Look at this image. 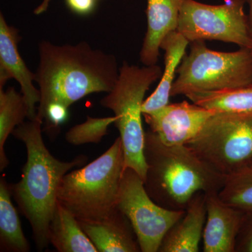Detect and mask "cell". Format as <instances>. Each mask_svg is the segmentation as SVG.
<instances>
[{
  "label": "cell",
  "mask_w": 252,
  "mask_h": 252,
  "mask_svg": "<svg viewBox=\"0 0 252 252\" xmlns=\"http://www.w3.org/2000/svg\"><path fill=\"white\" fill-rule=\"evenodd\" d=\"M207 219L203 240L205 252H235L245 212L230 206L219 193H205Z\"/></svg>",
  "instance_id": "7c38bea8"
},
{
  "label": "cell",
  "mask_w": 252,
  "mask_h": 252,
  "mask_svg": "<svg viewBox=\"0 0 252 252\" xmlns=\"http://www.w3.org/2000/svg\"><path fill=\"white\" fill-rule=\"evenodd\" d=\"M245 3L248 4L249 13L248 14V21L249 32H250V37L252 41V0H245Z\"/></svg>",
  "instance_id": "d4e9b609"
},
{
  "label": "cell",
  "mask_w": 252,
  "mask_h": 252,
  "mask_svg": "<svg viewBox=\"0 0 252 252\" xmlns=\"http://www.w3.org/2000/svg\"><path fill=\"white\" fill-rule=\"evenodd\" d=\"M189 44L190 52L177 69L171 97L252 85V49L220 52L208 49L205 41Z\"/></svg>",
  "instance_id": "8992f818"
},
{
  "label": "cell",
  "mask_w": 252,
  "mask_h": 252,
  "mask_svg": "<svg viewBox=\"0 0 252 252\" xmlns=\"http://www.w3.org/2000/svg\"><path fill=\"white\" fill-rule=\"evenodd\" d=\"M10 185L0 182V241L1 250L14 252L30 251L29 243L23 234L18 212L11 202Z\"/></svg>",
  "instance_id": "ac0fdd59"
},
{
  "label": "cell",
  "mask_w": 252,
  "mask_h": 252,
  "mask_svg": "<svg viewBox=\"0 0 252 252\" xmlns=\"http://www.w3.org/2000/svg\"><path fill=\"white\" fill-rule=\"evenodd\" d=\"M79 223L99 252H141L130 220L119 208L105 220Z\"/></svg>",
  "instance_id": "9a60e30c"
},
{
  "label": "cell",
  "mask_w": 252,
  "mask_h": 252,
  "mask_svg": "<svg viewBox=\"0 0 252 252\" xmlns=\"http://www.w3.org/2000/svg\"><path fill=\"white\" fill-rule=\"evenodd\" d=\"M39 63L35 81L41 99L36 115L50 104L68 107L94 93H109L118 77L117 58L86 41L75 45H56L48 41L39 44Z\"/></svg>",
  "instance_id": "6da1fadb"
},
{
  "label": "cell",
  "mask_w": 252,
  "mask_h": 252,
  "mask_svg": "<svg viewBox=\"0 0 252 252\" xmlns=\"http://www.w3.org/2000/svg\"><path fill=\"white\" fill-rule=\"evenodd\" d=\"M235 252H252V212H245L237 238Z\"/></svg>",
  "instance_id": "603a6c76"
},
{
  "label": "cell",
  "mask_w": 252,
  "mask_h": 252,
  "mask_svg": "<svg viewBox=\"0 0 252 252\" xmlns=\"http://www.w3.org/2000/svg\"><path fill=\"white\" fill-rule=\"evenodd\" d=\"M186 96L193 103L217 112H252V85Z\"/></svg>",
  "instance_id": "ffe728a7"
},
{
  "label": "cell",
  "mask_w": 252,
  "mask_h": 252,
  "mask_svg": "<svg viewBox=\"0 0 252 252\" xmlns=\"http://www.w3.org/2000/svg\"><path fill=\"white\" fill-rule=\"evenodd\" d=\"M189 44V41L177 31L171 32L162 39L160 49L165 51V68L157 89L142 104V114L154 112L169 104L175 74Z\"/></svg>",
  "instance_id": "2e32d148"
},
{
  "label": "cell",
  "mask_w": 252,
  "mask_h": 252,
  "mask_svg": "<svg viewBox=\"0 0 252 252\" xmlns=\"http://www.w3.org/2000/svg\"><path fill=\"white\" fill-rule=\"evenodd\" d=\"M185 210V215L165 233L158 252L200 251L207 219L205 193H197Z\"/></svg>",
  "instance_id": "5bb4252c"
},
{
  "label": "cell",
  "mask_w": 252,
  "mask_h": 252,
  "mask_svg": "<svg viewBox=\"0 0 252 252\" xmlns=\"http://www.w3.org/2000/svg\"><path fill=\"white\" fill-rule=\"evenodd\" d=\"M118 208L130 220L142 252H158L165 233L186 212L155 203L146 190L143 180L131 168H126L123 175Z\"/></svg>",
  "instance_id": "9c48e42d"
},
{
  "label": "cell",
  "mask_w": 252,
  "mask_h": 252,
  "mask_svg": "<svg viewBox=\"0 0 252 252\" xmlns=\"http://www.w3.org/2000/svg\"><path fill=\"white\" fill-rule=\"evenodd\" d=\"M217 111L187 101L167 104L154 112L143 114L151 132L167 146L186 145L203 128Z\"/></svg>",
  "instance_id": "30bf717a"
},
{
  "label": "cell",
  "mask_w": 252,
  "mask_h": 252,
  "mask_svg": "<svg viewBox=\"0 0 252 252\" xmlns=\"http://www.w3.org/2000/svg\"><path fill=\"white\" fill-rule=\"evenodd\" d=\"M65 1L71 11L79 15L91 14L95 7L96 0H65Z\"/></svg>",
  "instance_id": "cb8c5ba5"
},
{
  "label": "cell",
  "mask_w": 252,
  "mask_h": 252,
  "mask_svg": "<svg viewBox=\"0 0 252 252\" xmlns=\"http://www.w3.org/2000/svg\"><path fill=\"white\" fill-rule=\"evenodd\" d=\"M162 74L157 64L140 67L125 61L112 90L100 101L101 105L111 109L117 117L114 124L122 141L125 169L135 170L144 182L148 165L144 157L142 106L146 93Z\"/></svg>",
  "instance_id": "5b68a950"
},
{
  "label": "cell",
  "mask_w": 252,
  "mask_h": 252,
  "mask_svg": "<svg viewBox=\"0 0 252 252\" xmlns=\"http://www.w3.org/2000/svg\"><path fill=\"white\" fill-rule=\"evenodd\" d=\"M144 157L146 190L168 210H185L197 193H220L226 181L187 146L165 145L150 130L145 132Z\"/></svg>",
  "instance_id": "3957f363"
},
{
  "label": "cell",
  "mask_w": 252,
  "mask_h": 252,
  "mask_svg": "<svg viewBox=\"0 0 252 252\" xmlns=\"http://www.w3.org/2000/svg\"><path fill=\"white\" fill-rule=\"evenodd\" d=\"M21 39L18 31L6 23L2 13L0 14V89L6 81L16 79L21 88L28 109V120L36 118V104L39 103V89L34 87L35 73L28 69L18 52V43Z\"/></svg>",
  "instance_id": "8fae6325"
},
{
  "label": "cell",
  "mask_w": 252,
  "mask_h": 252,
  "mask_svg": "<svg viewBox=\"0 0 252 252\" xmlns=\"http://www.w3.org/2000/svg\"><path fill=\"white\" fill-rule=\"evenodd\" d=\"M245 4V0H228L220 5L185 0L177 31L189 43L220 41L252 49Z\"/></svg>",
  "instance_id": "ba28073f"
},
{
  "label": "cell",
  "mask_w": 252,
  "mask_h": 252,
  "mask_svg": "<svg viewBox=\"0 0 252 252\" xmlns=\"http://www.w3.org/2000/svg\"><path fill=\"white\" fill-rule=\"evenodd\" d=\"M251 166H252V165H251Z\"/></svg>",
  "instance_id": "4316f807"
},
{
  "label": "cell",
  "mask_w": 252,
  "mask_h": 252,
  "mask_svg": "<svg viewBox=\"0 0 252 252\" xmlns=\"http://www.w3.org/2000/svg\"><path fill=\"white\" fill-rule=\"evenodd\" d=\"M220 199L244 212H252V166L227 177Z\"/></svg>",
  "instance_id": "44dd1931"
},
{
  "label": "cell",
  "mask_w": 252,
  "mask_h": 252,
  "mask_svg": "<svg viewBox=\"0 0 252 252\" xmlns=\"http://www.w3.org/2000/svg\"><path fill=\"white\" fill-rule=\"evenodd\" d=\"M125 158L118 137L107 152L79 170L63 177L58 202L79 221H99L118 210Z\"/></svg>",
  "instance_id": "277c9868"
},
{
  "label": "cell",
  "mask_w": 252,
  "mask_h": 252,
  "mask_svg": "<svg viewBox=\"0 0 252 252\" xmlns=\"http://www.w3.org/2000/svg\"><path fill=\"white\" fill-rule=\"evenodd\" d=\"M50 1L51 0H43L42 2L34 9V14L36 15L44 14L49 8Z\"/></svg>",
  "instance_id": "484cf974"
},
{
  "label": "cell",
  "mask_w": 252,
  "mask_h": 252,
  "mask_svg": "<svg viewBox=\"0 0 252 252\" xmlns=\"http://www.w3.org/2000/svg\"><path fill=\"white\" fill-rule=\"evenodd\" d=\"M186 146L228 177L252 165V112H217Z\"/></svg>",
  "instance_id": "52a82bcc"
},
{
  "label": "cell",
  "mask_w": 252,
  "mask_h": 252,
  "mask_svg": "<svg viewBox=\"0 0 252 252\" xmlns=\"http://www.w3.org/2000/svg\"><path fill=\"white\" fill-rule=\"evenodd\" d=\"M117 121V117L92 118L87 117L83 124L74 126L65 135L67 142L73 145L97 144L107 134V128Z\"/></svg>",
  "instance_id": "7402d4cb"
},
{
  "label": "cell",
  "mask_w": 252,
  "mask_h": 252,
  "mask_svg": "<svg viewBox=\"0 0 252 252\" xmlns=\"http://www.w3.org/2000/svg\"><path fill=\"white\" fill-rule=\"evenodd\" d=\"M49 238L58 252H98L77 219L59 202L50 224Z\"/></svg>",
  "instance_id": "e0dca14e"
},
{
  "label": "cell",
  "mask_w": 252,
  "mask_h": 252,
  "mask_svg": "<svg viewBox=\"0 0 252 252\" xmlns=\"http://www.w3.org/2000/svg\"><path fill=\"white\" fill-rule=\"evenodd\" d=\"M28 109L21 93L14 87L4 91L0 89V170L9 165V159L4 152V144L9 135L17 126L25 122Z\"/></svg>",
  "instance_id": "d6986e66"
},
{
  "label": "cell",
  "mask_w": 252,
  "mask_h": 252,
  "mask_svg": "<svg viewBox=\"0 0 252 252\" xmlns=\"http://www.w3.org/2000/svg\"><path fill=\"white\" fill-rule=\"evenodd\" d=\"M43 122L36 117L17 126L11 135L22 141L27 161L21 180L10 185L11 194L31 225L36 246L43 251L50 244V224L58 203V191L63 177L73 167L84 165L86 157L70 162L56 158L46 148L42 137Z\"/></svg>",
  "instance_id": "7a4b0ae2"
},
{
  "label": "cell",
  "mask_w": 252,
  "mask_h": 252,
  "mask_svg": "<svg viewBox=\"0 0 252 252\" xmlns=\"http://www.w3.org/2000/svg\"><path fill=\"white\" fill-rule=\"evenodd\" d=\"M184 1L147 0V30L140 54L144 65L157 64L162 39L169 33L177 31Z\"/></svg>",
  "instance_id": "4fadbf2b"
}]
</instances>
